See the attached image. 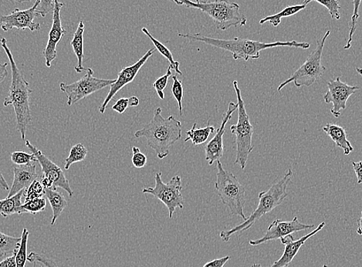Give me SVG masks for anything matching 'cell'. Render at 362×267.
I'll list each match as a JSON object with an SVG mask.
<instances>
[{
	"instance_id": "1",
	"label": "cell",
	"mask_w": 362,
	"mask_h": 267,
	"mask_svg": "<svg viewBox=\"0 0 362 267\" xmlns=\"http://www.w3.org/2000/svg\"><path fill=\"white\" fill-rule=\"evenodd\" d=\"M180 37L185 38L189 41L203 42L212 47L217 48L232 53L235 60H257L260 57V51L275 48H295L300 49H309L310 43L306 42L292 41H276L275 43H263L248 39H242L240 37L234 38L230 40L217 39L210 36H206L200 34H179Z\"/></svg>"
},
{
	"instance_id": "2",
	"label": "cell",
	"mask_w": 362,
	"mask_h": 267,
	"mask_svg": "<svg viewBox=\"0 0 362 267\" xmlns=\"http://www.w3.org/2000/svg\"><path fill=\"white\" fill-rule=\"evenodd\" d=\"M2 48L8 57L11 66L12 81L8 96L5 99V107L12 105L16 114L17 128L22 140H25L27 127L32 121L30 112L29 97L33 90L26 81L15 61L6 38L0 39Z\"/></svg>"
},
{
	"instance_id": "3",
	"label": "cell",
	"mask_w": 362,
	"mask_h": 267,
	"mask_svg": "<svg viewBox=\"0 0 362 267\" xmlns=\"http://www.w3.org/2000/svg\"><path fill=\"white\" fill-rule=\"evenodd\" d=\"M135 138L147 140L148 146L156 151L159 159L169 155L170 148L182 138V124L173 116L165 118L161 116V109L154 111L153 118L147 125L135 133Z\"/></svg>"
},
{
	"instance_id": "4",
	"label": "cell",
	"mask_w": 362,
	"mask_h": 267,
	"mask_svg": "<svg viewBox=\"0 0 362 267\" xmlns=\"http://www.w3.org/2000/svg\"><path fill=\"white\" fill-rule=\"evenodd\" d=\"M293 177V172L289 170L283 178L273 184L267 191L259 194V204L251 216L244 222L229 231H222L220 234L223 242H228L233 235L242 233L248 231L262 217L272 212L283 202L288 196L287 189Z\"/></svg>"
},
{
	"instance_id": "5",
	"label": "cell",
	"mask_w": 362,
	"mask_h": 267,
	"mask_svg": "<svg viewBox=\"0 0 362 267\" xmlns=\"http://www.w3.org/2000/svg\"><path fill=\"white\" fill-rule=\"evenodd\" d=\"M180 6L188 8L199 10L209 16L220 30L230 27H244L248 22L245 15L241 12L240 5L228 0H215L213 2H192L191 0H178Z\"/></svg>"
},
{
	"instance_id": "6",
	"label": "cell",
	"mask_w": 362,
	"mask_h": 267,
	"mask_svg": "<svg viewBox=\"0 0 362 267\" xmlns=\"http://www.w3.org/2000/svg\"><path fill=\"white\" fill-rule=\"evenodd\" d=\"M234 87L237 97L239 112L237 124L231 125L230 131L236 137V156L234 164L240 165L244 170L249 156L254 149L252 144L253 126L251 125L250 117L246 112L241 90L236 81H234Z\"/></svg>"
},
{
	"instance_id": "7",
	"label": "cell",
	"mask_w": 362,
	"mask_h": 267,
	"mask_svg": "<svg viewBox=\"0 0 362 267\" xmlns=\"http://www.w3.org/2000/svg\"><path fill=\"white\" fill-rule=\"evenodd\" d=\"M217 162V181L215 183L221 202L227 205L234 215L248 219L244 214L246 189L232 172L223 167L221 162Z\"/></svg>"
},
{
	"instance_id": "8",
	"label": "cell",
	"mask_w": 362,
	"mask_h": 267,
	"mask_svg": "<svg viewBox=\"0 0 362 267\" xmlns=\"http://www.w3.org/2000/svg\"><path fill=\"white\" fill-rule=\"evenodd\" d=\"M330 34V30H328L321 39L318 41L317 47L307 58L305 62L292 74L290 78L281 83L277 89L279 93L285 86L292 82L298 88L310 87L322 77L326 71V67L321 64L322 53Z\"/></svg>"
},
{
	"instance_id": "9",
	"label": "cell",
	"mask_w": 362,
	"mask_h": 267,
	"mask_svg": "<svg viewBox=\"0 0 362 267\" xmlns=\"http://www.w3.org/2000/svg\"><path fill=\"white\" fill-rule=\"evenodd\" d=\"M86 74L80 80L70 85L60 83V88L67 98V105L72 106L82 99L98 93L106 87L111 86L116 79H102L94 77V71L86 68Z\"/></svg>"
},
{
	"instance_id": "10",
	"label": "cell",
	"mask_w": 362,
	"mask_h": 267,
	"mask_svg": "<svg viewBox=\"0 0 362 267\" xmlns=\"http://www.w3.org/2000/svg\"><path fill=\"white\" fill-rule=\"evenodd\" d=\"M156 186L154 188H145L142 193L151 194L163 202L168 210V217L172 219L177 208L183 209L184 200L182 194V179L179 175L174 177L168 183L161 179V173L156 174Z\"/></svg>"
},
{
	"instance_id": "11",
	"label": "cell",
	"mask_w": 362,
	"mask_h": 267,
	"mask_svg": "<svg viewBox=\"0 0 362 267\" xmlns=\"http://www.w3.org/2000/svg\"><path fill=\"white\" fill-rule=\"evenodd\" d=\"M26 146L32 152L40 164L43 175L41 179L44 189L60 188L66 191L71 198L74 196L73 190L66 177L65 172L57 164L46 156L43 152L33 146L29 141H26Z\"/></svg>"
},
{
	"instance_id": "12",
	"label": "cell",
	"mask_w": 362,
	"mask_h": 267,
	"mask_svg": "<svg viewBox=\"0 0 362 267\" xmlns=\"http://www.w3.org/2000/svg\"><path fill=\"white\" fill-rule=\"evenodd\" d=\"M40 0H36V3L32 8L20 11L15 9L8 15L0 16V25L5 32H8L13 29L25 30L29 29L30 32H38L41 28L39 22H35V18L39 16L37 13V7Z\"/></svg>"
},
{
	"instance_id": "13",
	"label": "cell",
	"mask_w": 362,
	"mask_h": 267,
	"mask_svg": "<svg viewBox=\"0 0 362 267\" xmlns=\"http://www.w3.org/2000/svg\"><path fill=\"white\" fill-rule=\"evenodd\" d=\"M328 90L323 95V101L326 104H333L330 113L335 118L340 117L342 112L346 109L347 102L349 97L360 89L358 86H350L342 82L340 77L328 81Z\"/></svg>"
},
{
	"instance_id": "14",
	"label": "cell",
	"mask_w": 362,
	"mask_h": 267,
	"mask_svg": "<svg viewBox=\"0 0 362 267\" xmlns=\"http://www.w3.org/2000/svg\"><path fill=\"white\" fill-rule=\"evenodd\" d=\"M156 50V48H151L141 59L138 60L135 64L123 68L119 73L116 81L110 86L109 93L105 97L104 102L99 107L100 112L104 114L107 105H109L113 97L116 95L123 88L129 85L130 83L133 82L138 72L141 70V68L147 62V60L153 55V53H155Z\"/></svg>"
},
{
	"instance_id": "15",
	"label": "cell",
	"mask_w": 362,
	"mask_h": 267,
	"mask_svg": "<svg viewBox=\"0 0 362 267\" xmlns=\"http://www.w3.org/2000/svg\"><path fill=\"white\" fill-rule=\"evenodd\" d=\"M314 226V225H307L300 223L297 217L291 221L276 219L268 226L264 238L255 240H250L249 242L251 246L257 247L269 241L281 240L285 238V236L294 233L310 230V228H312Z\"/></svg>"
},
{
	"instance_id": "16",
	"label": "cell",
	"mask_w": 362,
	"mask_h": 267,
	"mask_svg": "<svg viewBox=\"0 0 362 267\" xmlns=\"http://www.w3.org/2000/svg\"><path fill=\"white\" fill-rule=\"evenodd\" d=\"M64 6L65 4L60 2L59 0H55V8L53 11L52 25L49 32L48 41L43 51L46 66L49 68L51 67L53 61L58 56V45L67 33L62 26L60 17V11Z\"/></svg>"
},
{
	"instance_id": "17",
	"label": "cell",
	"mask_w": 362,
	"mask_h": 267,
	"mask_svg": "<svg viewBox=\"0 0 362 267\" xmlns=\"http://www.w3.org/2000/svg\"><path fill=\"white\" fill-rule=\"evenodd\" d=\"M238 104L234 102L229 104L228 109L222 120L220 127L217 130L213 139L206 144V160L210 165H212L215 162L218 161L222 156L224 152V146H223V135L226 131V126L229 121L232 118L233 114L237 110Z\"/></svg>"
},
{
	"instance_id": "18",
	"label": "cell",
	"mask_w": 362,
	"mask_h": 267,
	"mask_svg": "<svg viewBox=\"0 0 362 267\" xmlns=\"http://www.w3.org/2000/svg\"><path fill=\"white\" fill-rule=\"evenodd\" d=\"M326 226L325 222H322L315 230L308 234H306L303 238L295 240L294 236L291 234L281 239V243L285 246L283 254L279 259H277L271 266L269 267H288L293 259L295 258L300 248H302L304 243L312 238L314 235L319 233L322 231V228Z\"/></svg>"
},
{
	"instance_id": "19",
	"label": "cell",
	"mask_w": 362,
	"mask_h": 267,
	"mask_svg": "<svg viewBox=\"0 0 362 267\" xmlns=\"http://www.w3.org/2000/svg\"><path fill=\"white\" fill-rule=\"evenodd\" d=\"M36 163L37 162H34L13 167V184L6 198L12 197L20 191L27 189L34 181L38 179L39 174L36 171Z\"/></svg>"
},
{
	"instance_id": "20",
	"label": "cell",
	"mask_w": 362,
	"mask_h": 267,
	"mask_svg": "<svg viewBox=\"0 0 362 267\" xmlns=\"http://www.w3.org/2000/svg\"><path fill=\"white\" fill-rule=\"evenodd\" d=\"M322 129L329 136V138L335 143L336 146L344 151L345 156L350 155L351 152L354 151V148L348 139V136H347L346 130L343 127L334 124H327Z\"/></svg>"
},
{
	"instance_id": "21",
	"label": "cell",
	"mask_w": 362,
	"mask_h": 267,
	"mask_svg": "<svg viewBox=\"0 0 362 267\" xmlns=\"http://www.w3.org/2000/svg\"><path fill=\"white\" fill-rule=\"evenodd\" d=\"M44 196L48 198L52 208L53 216L51 224L53 226L67 207V201L65 196L55 188L44 189Z\"/></svg>"
},
{
	"instance_id": "22",
	"label": "cell",
	"mask_w": 362,
	"mask_h": 267,
	"mask_svg": "<svg viewBox=\"0 0 362 267\" xmlns=\"http://www.w3.org/2000/svg\"><path fill=\"white\" fill-rule=\"evenodd\" d=\"M25 192L26 189H24L12 197L0 200V215L4 218L14 214L21 215L22 198L25 196Z\"/></svg>"
},
{
	"instance_id": "23",
	"label": "cell",
	"mask_w": 362,
	"mask_h": 267,
	"mask_svg": "<svg viewBox=\"0 0 362 267\" xmlns=\"http://www.w3.org/2000/svg\"><path fill=\"white\" fill-rule=\"evenodd\" d=\"M84 25L82 21L79 22L78 29L74 34L73 39L71 41V45L75 53L76 58H78V66L74 67L76 73L81 74L86 71V68L83 67V34Z\"/></svg>"
},
{
	"instance_id": "24",
	"label": "cell",
	"mask_w": 362,
	"mask_h": 267,
	"mask_svg": "<svg viewBox=\"0 0 362 267\" xmlns=\"http://www.w3.org/2000/svg\"><path fill=\"white\" fill-rule=\"evenodd\" d=\"M196 126L197 124L195 123L189 131L187 132V137L184 140L185 142L191 141L194 146L206 143L209 139L210 136L215 132V127L210 125L209 122L205 128H197Z\"/></svg>"
},
{
	"instance_id": "25",
	"label": "cell",
	"mask_w": 362,
	"mask_h": 267,
	"mask_svg": "<svg viewBox=\"0 0 362 267\" xmlns=\"http://www.w3.org/2000/svg\"><path fill=\"white\" fill-rule=\"evenodd\" d=\"M305 8L306 6L303 4L288 6L279 13L260 20V25H263L266 22H269L273 27H277L281 25L283 18L295 16V15L304 11Z\"/></svg>"
},
{
	"instance_id": "26",
	"label": "cell",
	"mask_w": 362,
	"mask_h": 267,
	"mask_svg": "<svg viewBox=\"0 0 362 267\" xmlns=\"http://www.w3.org/2000/svg\"><path fill=\"white\" fill-rule=\"evenodd\" d=\"M142 32L149 38L154 46H155L156 50H157L161 55L165 57L168 60V62L170 63V66L169 67L172 68V70H174L177 74L182 75V73L180 70V64L178 61H175L173 59L172 52L169 50L164 44L156 40V38L149 33L147 29L143 27L142 29Z\"/></svg>"
},
{
	"instance_id": "27",
	"label": "cell",
	"mask_w": 362,
	"mask_h": 267,
	"mask_svg": "<svg viewBox=\"0 0 362 267\" xmlns=\"http://www.w3.org/2000/svg\"><path fill=\"white\" fill-rule=\"evenodd\" d=\"M21 242L20 238H14L0 232V258L17 253Z\"/></svg>"
},
{
	"instance_id": "28",
	"label": "cell",
	"mask_w": 362,
	"mask_h": 267,
	"mask_svg": "<svg viewBox=\"0 0 362 267\" xmlns=\"http://www.w3.org/2000/svg\"><path fill=\"white\" fill-rule=\"evenodd\" d=\"M88 152V149L84 147L83 144H75L72 148L68 157L65 159V170L70 169V167L74 163L84 161L87 157Z\"/></svg>"
},
{
	"instance_id": "29",
	"label": "cell",
	"mask_w": 362,
	"mask_h": 267,
	"mask_svg": "<svg viewBox=\"0 0 362 267\" xmlns=\"http://www.w3.org/2000/svg\"><path fill=\"white\" fill-rule=\"evenodd\" d=\"M47 207V200L45 196L34 198V200L25 202L20 207L21 215L25 213L36 215L37 213L43 212Z\"/></svg>"
},
{
	"instance_id": "30",
	"label": "cell",
	"mask_w": 362,
	"mask_h": 267,
	"mask_svg": "<svg viewBox=\"0 0 362 267\" xmlns=\"http://www.w3.org/2000/svg\"><path fill=\"white\" fill-rule=\"evenodd\" d=\"M29 232L27 228L22 230L20 247L16 254L17 267H25L27 261V244Z\"/></svg>"
},
{
	"instance_id": "31",
	"label": "cell",
	"mask_w": 362,
	"mask_h": 267,
	"mask_svg": "<svg viewBox=\"0 0 362 267\" xmlns=\"http://www.w3.org/2000/svg\"><path fill=\"white\" fill-rule=\"evenodd\" d=\"M313 1L317 2L325 6L326 8L328 11L331 18L333 20H340L341 6L339 5L337 0H304L302 4L307 6L308 4Z\"/></svg>"
},
{
	"instance_id": "32",
	"label": "cell",
	"mask_w": 362,
	"mask_h": 267,
	"mask_svg": "<svg viewBox=\"0 0 362 267\" xmlns=\"http://www.w3.org/2000/svg\"><path fill=\"white\" fill-rule=\"evenodd\" d=\"M361 1V0H353L352 1L354 10L351 22H349V37L348 42H347V44L344 48V50H349L351 48L352 38L354 34V32H356L357 22L359 18L358 11Z\"/></svg>"
},
{
	"instance_id": "33",
	"label": "cell",
	"mask_w": 362,
	"mask_h": 267,
	"mask_svg": "<svg viewBox=\"0 0 362 267\" xmlns=\"http://www.w3.org/2000/svg\"><path fill=\"white\" fill-rule=\"evenodd\" d=\"M27 261L34 264H40L41 267H59L53 259L43 254H36L34 252L27 256Z\"/></svg>"
},
{
	"instance_id": "34",
	"label": "cell",
	"mask_w": 362,
	"mask_h": 267,
	"mask_svg": "<svg viewBox=\"0 0 362 267\" xmlns=\"http://www.w3.org/2000/svg\"><path fill=\"white\" fill-rule=\"evenodd\" d=\"M25 202L44 196V188L41 181L36 179L32 183L25 192Z\"/></svg>"
},
{
	"instance_id": "35",
	"label": "cell",
	"mask_w": 362,
	"mask_h": 267,
	"mask_svg": "<svg viewBox=\"0 0 362 267\" xmlns=\"http://www.w3.org/2000/svg\"><path fill=\"white\" fill-rule=\"evenodd\" d=\"M172 76V68L168 67L167 72L165 75L161 76L153 83V88L156 90V93L161 100L165 99L164 90L167 87L169 78Z\"/></svg>"
},
{
	"instance_id": "36",
	"label": "cell",
	"mask_w": 362,
	"mask_h": 267,
	"mask_svg": "<svg viewBox=\"0 0 362 267\" xmlns=\"http://www.w3.org/2000/svg\"><path fill=\"white\" fill-rule=\"evenodd\" d=\"M173 80L172 93L177 103H178L180 116H182V100L184 95L182 82L178 79L176 75L173 76Z\"/></svg>"
},
{
	"instance_id": "37",
	"label": "cell",
	"mask_w": 362,
	"mask_h": 267,
	"mask_svg": "<svg viewBox=\"0 0 362 267\" xmlns=\"http://www.w3.org/2000/svg\"><path fill=\"white\" fill-rule=\"evenodd\" d=\"M11 161L18 165H25L37 162L35 156L26 153L25 151H14L11 156Z\"/></svg>"
},
{
	"instance_id": "38",
	"label": "cell",
	"mask_w": 362,
	"mask_h": 267,
	"mask_svg": "<svg viewBox=\"0 0 362 267\" xmlns=\"http://www.w3.org/2000/svg\"><path fill=\"white\" fill-rule=\"evenodd\" d=\"M147 156L142 153L140 148L134 146L133 148L132 162L136 169H142L147 164Z\"/></svg>"
},
{
	"instance_id": "39",
	"label": "cell",
	"mask_w": 362,
	"mask_h": 267,
	"mask_svg": "<svg viewBox=\"0 0 362 267\" xmlns=\"http://www.w3.org/2000/svg\"><path fill=\"white\" fill-rule=\"evenodd\" d=\"M55 8V0H40L37 7V13L39 16L45 18Z\"/></svg>"
},
{
	"instance_id": "40",
	"label": "cell",
	"mask_w": 362,
	"mask_h": 267,
	"mask_svg": "<svg viewBox=\"0 0 362 267\" xmlns=\"http://www.w3.org/2000/svg\"><path fill=\"white\" fill-rule=\"evenodd\" d=\"M129 108V101L128 98L122 97L119 99V100L115 102V104L112 106V109L114 111H116L119 114L125 113L127 109Z\"/></svg>"
},
{
	"instance_id": "41",
	"label": "cell",
	"mask_w": 362,
	"mask_h": 267,
	"mask_svg": "<svg viewBox=\"0 0 362 267\" xmlns=\"http://www.w3.org/2000/svg\"><path fill=\"white\" fill-rule=\"evenodd\" d=\"M229 259L230 256L215 259H213V261L206 263L203 267H223L227 264Z\"/></svg>"
},
{
	"instance_id": "42",
	"label": "cell",
	"mask_w": 362,
	"mask_h": 267,
	"mask_svg": "<svg viewBox=\"0 0 362 267\" xmlns=\"http://www.w3.org/2000/svg\"><path fill=\"white\" fill-rule=\"evenodd\" d=\"M16 254L15 253L9 257H6L0 262V267H17Z\"/></svg>"
},
{
	"instance_id": "43",
	"label": "cell",
	"mask_w": 362,
	"mask_h": 267,
	"mask_svg": "<svg viewBox=\"0 0 362 267\" xmlns=\"http://www.w3.org/2000/svg\"><path fill=\"white\" fill-rule=\"evenodd\" d=\"M353 170L356 174L358 184H361L362 182V163L361 161L352 163Z\"/></svg>"
},
{
	"instance_id": "44",
	"label": "cell",
	"mask_w": 362,
	"mask_h": 267,
	"mask_svg": "<svg viewBox=\"0 0 362 267\" xmlns=\"http://www.w3.org/2000/svg\"><path fill=\"white\" fill-rule=\"evenodd\" d=\"M7 66L8 64L4 63L0 64V85L4 81V80L8 77V71H7Z\"/></svg>"
},
{
	"instance_id": "45",
	"label": "cell",
	"mask_w": 362,
	"mask_h": 267,
	"mask_svg": "<svg viewBox=\"0 0 362 267\" xmlns=\"http://www.w3.org/2000/svg\"><path fill=\"white\" fill-rule=\"evenodd\" d=\"M0 189H2L4 191H10V186L8 185V183H7V182L6 181L1 171H0Z\"/></svg>"
},
{
	"instance_id": "46",
	"label": "cell",
	"mask_w": 362,
	"mask_h": 267,
	"mask_svg": "<svg viewBox=\"0 0 362 267\" xmlns=\"http://www.w3.org/2000/svg\"><path fill=\"white\" fill-rule=\"evenodd\" d=\"M129 107H136L140 104V99L135 96H133L128 98Z\"/></svg>"
},
{
	"instance_id": "47",
	"label": "cell",
	"mask_w": 362,
	"mask_h": 267,
	"mask_svg": "<svg viewBox=\"0 0 362 267\" xmlns=\"http://www.w3.org/2000/svg\"><path fill=\"white\" fill-rule=\"evenodd\" d=\"M357 233L358 235H361V216L360 217L359 219H358V228Z\"/></svg>"
},
{
	"instance_id": "48",
	"label": "cell",
	"mask_w": 362,
	"mask_h": 267,
	"mask_svg": "<svg viewBox=\"0 0 362 267\" xmlns=\"http://www.w3.org/2000/svg\"><path fill=\"white\" fill-rule=\"evenodd\" d=\"M13 1L18 3V4H24V3L32 2V1H33V0H13Z\"/></svg>"
},
{
	"instance_id": "49",
	"label": "cell",
	"mask_w": 362,
	"mask_h": 267,
	"mask_svg": "<svg viewBox=\"0 0 362 267\" xmlns=\"http://www.w3.org/2000/svg\"><path fill=\"white\" fill-rule=\"evenodd\" d=\"M251 267H262L259 263H253Z\"/></svg>"
},
{
	"instance_id": "50",
	"label": "cell",
	"mask_w": 362,
	"mask_h": 267,
	"mask_svg": "<svg viewBox=\"0 0 362 267\" xmlns=\"http://www.w3.org/2000/svg\"><path fill=\"white\" fill-rule=\"evenodd\" d=\"M322 267H328V266L327 264H323Z\"/></svg>"
},
{
	"instance_id": "51",
	"label": "cell",
	"mask_w": 362,
	"mask_h": 267,
	"mask_svg": "<svg viewBox=\"0 0 362 267\" xmlns=\"http://www.w3.org/2000/svg\"><path fill=\"white\" fill-rule=\"evenodd\" d=\"M199 0H196V3H199Z\"/></svg>"
}]
</instances>
